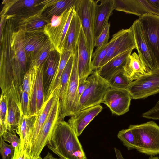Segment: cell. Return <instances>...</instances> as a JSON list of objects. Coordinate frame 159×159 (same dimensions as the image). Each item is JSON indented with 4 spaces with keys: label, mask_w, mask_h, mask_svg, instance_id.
<instances>
[{
    "label": "cell",
    "mask_w": 159,
    "mask_h": 159,
    "mask_svg": "<svg viewBox=\"0 0 159 159\" xmlns=\"http://www.w3.org/2000/svg\"><path fill=\"white\" fill-rule=\"evenodd\" d=\"M148 159H159V157L157 156H150Z\"/></svg>",
    "instance_id": "obj_48"
},
{
    "label": "cell",
    "mask_w": 159,
    "mask_h": 159,
    "mask_svg": "<svg viewBox=\"0 0 159 159\" xmlns=\"http://www.w3.org/2000/svg\"><path fill=\"white\" fill-rule=\"evenodd\" d=\"M76 0H48L42 14L50 20L54 16H59L74 6Z\"/></svg>",
    "instance_id": "obj_29"
},
{
    "label": "cell",
    "mask_w": 159,
    "mask_h": 159,
    "mask_svg": "<svg viewBox=\"0 0 159 159\" xmlns=\"http://www.w3.org/2000/svg\"><path fill=\"white\" fill-rule=\"evenodd\" d=\"M43 64L37 67L34 87L30 99L31 115L37 114L45 101L43 77Z\"/></svg>",
    "instance_id": "obj_22"
},
{
    "label": "cell",
    "mask_w": 159,
    "mask_h": 159,
    "mask_svg": "<svg viewBox=\"0 0 159 159\" xmlns=\"http://www.w3.org/2000/svg\"><path fill=\"white\" fill-rule=\"evenodd\" d=\"M133 50L127 51L111 59L103 66L96 70L98 74L107 80L117 71L123 70L126 59Z\"/></svg>",
    "instance_id": "obj_24"
},
{
    "label": "cell",
    "mask_w": 159,
    "mask_h": 159,
    "mask_svg": "<svg viewBox=\"0 0 159 159\" xmlns=\"http://www.w3.org/2000/svg\"><path fill=\"white\" fill-rule=\"evenodd\" d=\"M81 29L80 18L75 11L66 36L64 51H70L73 53L75 52Z\"/></svg>",
    "instance_id": "obj_26"
},
{
    "label": "cell",
    "mask_w": 159,
    "mask_h": 159,
    "mask_svg": "<svg viewBox=\"0 0 159 159\" xmlns=\"http://www.w3.org/2000/svg\"><path fill=\"white\" fill-rule=\"evenodd\" d=\"M117 136L128 150L137 149L138 145V138L130 129L128 128L120 131Z\"/></svg>",
    "instance_id": "obj_34"
},
{
    "label": "cell",
    "mask_w": 159,
    "mask_h": 159,
    "mask_svg": "<svg viewBox=\"0 0 159 159\" xmlns=\"http://www.w3.org/2000/svg\"><path fill=\"white\" fill-rule=\"evenodd\" d=\"M59 85L52 92L48 99L45 102L41 109L36 114V118L34 126L29 139L26 149L27 152L34 143L42 127L57 95L59 93Z\"/></svg>",
    "instance_id": "obj_18"
},
{
    "label": "cell",
    "mask_w": 159,
    "mask_h": 159,
    "mask_svg": "<svg viewBox=\"0 0 159 159\" xmlns=\"http://www.w3.org/2000/svg\"><path fill=\"white\" fill-rule=\"evenodd\" d=\"M48 38L44 31L25 32L24 48L30 64L34 56Z\"/></svg>",
    "instance_id": "obj_23"
},
{
    "label": "cell",
    "mask_w": 159,
    "mask_h": 159,
    "mask_svg": "<svg viewBox=\"0 0 159 159\" xmlns=\"http://www.w3.org/2000/svg\"><path fill=\"white\" fill-rule=\"evenodd\" d=\"M42 159H55V158L51 153L48 152L47 155Z\"/></svg>",
    "instance_id": "obj_47"
},
{
    "label": "cell",
    "mask_w": 159,
    "mask_h": 159,
    "mask_svg": "<svg viewBox=\"0 0 159 159\" xmlns=\"http://www.w3.org/2000/svg\"><path fill=\"white\" fill-rule=\"evenodd\" d=\"M88 84L89 82L87 79H79L78 90L80 96L87 87Z\"/></svg>",
    "instance_id": "obj_44"
},
{
    "label": "cell",
    "mask_w": 159,
    "mask_h": 159,
    "mask_svg": "<svg viewBox=\"0 0 159 159\" xmlns=\"http://www.w3.org/2000/svg\"><path fill=\"white\" fill-rule=\"evenodd\" d=\"M77 48V66L79 79H87L93 71L92 56L82 28L78 42Z\"/></svg>",
    "instance_id": "obj_16"
},
{
    "label": "cell",
    "mask_w": 159,
    "mask_h": 159,
    "mask_svg": "<svg viewBox=\"0 0 159 159\" xmlns=\"http://www.w3.org/2000/svg\"><path fill=\"white\" fill-rule=\"evenodd\" d=\"M17 20V28L25 32L44 31L46 25L50 22V20L41 12Z\"/></svg>",
    "instance_id": "obj_25"
},
{
    "label": "cell",
    "mask_w": 159,
    "mask_h": 159,
    "mask_svg": "<svg viewBox=\"0 0 159 159\" xmlns=\"http://www.w3.org/2000/svg\"><path fill=\"white\" fill-rule=\"evenodd\" d=\"M116 36L114 34L111 39L107 44L97 51H95L92 56V65L93 70H97L100 67V65L102 61L107 55L108 52L114 44Z\"/></svg>",
    "instance_id": "obj_35"
},
{
    "label": "cell",
    "mask_w": 159,
    "mask_h": 159,
    "mask_svg": "<svg viewBox=\"0 0 159 159\" xmlns=\"http://www.w3.org/2000/svg\"><path fill=\"white\" fill-rule=\"evenodd\" d=\"M8 100L6 96L1 94L0 99V136L4 131L7 120Z\"/></svg>",
    "instance_id": "obj_37"
},
{
    "label": "cell",
    "mask_w": 159,
    "mask_h": 159,
    "mask_svg": "<svg viewBox=\"0 0 159 159\" xmlns=\"http://www.w3.org/2000/svg\"><path fill=\"white\" fill-rule=\"evenodd\" d=\"M126 75L131 81L135 80L150 71L139 58L134 52L129 56L123 67Z\"/></svg>",
    "instance_id": "obj_21"
},
{
    "label": "cell",
    "mask_w": 159,
    "mask_h": 159,
    "mask_svg": "<svg viewBox=\"0 0 159 159\" xmlns=\"http://www.w3.org/2000/svg\"><path fill=\"white\" fill-rule=\"evenodd\" d=\"M142 116L147 119L159 120V100L153 107L143 113Z\"/></svg>",
    "instance_id": "obj_42"
},
{
    "label": "cell",
    "mask_w": 159,
    "mask_h": 159,
    "mask_svg": "<svg viewBox=\"0 0 159 159\" xmlns=\"http://www.w3.org/2000/svg\"><path fill=\"white\" fill-rule=\"evenodd\" d=\"M47 146L63 159H87L78 136L64 120L58 121Z\"/></svg>",
    "instance_id": "obj_1"
},
{
    "label": "cell",
    "mask_w": 159,
    "mask_h": 159,
    "mask_svg": "<svg viewBox=\"0 0 159 159\" xmlns=\"http://www.w3.org/2000/svg\"><path fill=\"white\" fill-rule=\"evenodd\" d=\"M102 109V107L99 104L81 110L71 116L68 122L79 137Z\"/></svg>",
    "instance_id": "obj_17"
},
{
    "label": "cell",
    "mask_w": 159,
    "mask_h": 159,
    "mask_svg": "<svg viewBox=\"0 0 159 159\" xmlns=\"http://www.w3.org/2000/svg\"><path fill=\"white\" fill-rule=\"evenodd\" d=\"M7 107V120L4 132L17 134L18 124L21 115L20 109L16 103L10 98L8 99Z\"/></svg>",
    "instance_id": "obj_28"
},
{
    "label": "cell",
    "mask_w": 159,
    "mask_h": 159,
    "mask_svg": "<svg viewBox=\"0 0 159 159\" xmlns=\"http://www.w3.org/2000/svg\"><path fill=\"white\" fill-rule=\"evenodd\" d=\"M15 151V148L7 143L3 137L0 136V152L2 159H12Z\"/></svg>",
    "instance_id": "obj_39"
},
{
    "label": "cell",
    "mask_w": 159,
    "mask_h": 159,
    "mask_svg": "<svg viewBox=\"0 0 159 159\" xmlns=\"http://www.w3.org/2000/svg\"><path fill=\"white\" fill-rule=\"evenodd\" d=\"M74 61L70 76L65 93L60 100V120L72 116L81 110L80 96L78 92L79 81L77 66L78 48L73 53Z\"/></svg>",
    "instance_id": "obj_3"
},
{
    "label": "cell",
    "mask_w": 159,
    "mask_h": 159,
    "mask_svg": "<svg viewBox=\"0 0 159 159\" xmlns=\"http://www.w3.org/2000/svg\"><path fill=\"white\" fill-rule=\"evenodd\" d=\"M96 1L95 28V40L108 23L109 18L114 10L113 0H99V4H98V0Z\"/></svg>",
    "instance_id": "obj_19"
},
{
    "label": "cell",
    "mask_w": 159,
    "mask_h": 159,
    "mask_svg": "<svg viewBox=\"0 0 159 159\" xmlns=\"http://www.w3.org/2000/svg\"><path fill=\"white\" fill-rule=\"evenodd\" d=\"M127 90L132 99L145 98L159 93V67L131 81Z\"/></svg>",
    "instance_id": "obj_9"
},
{
    "label": "cell",
    "mask_w": 159,
    "mask_h": 159,
    "mask_svg": "<svg viewBox=\"0 0 159 159\" xmlns=\"http://www.w3.org/2000/svg\"><path fill=\"white\" fill-rule=\"evenodd\" d=\"M73 54V53L70 51H64L61 54H60V60L59 66L45 99V101L58 85L62 73L69 59Z\"/></svg>",
    "instance_id": "obj_30"
},
{
    "label": "cell",
    "mask_w": 159,
    "mask_h": 159,
    "mask_svg": "<svg viewBox=\"0 0 159 159\" xmlns=\"http://www.w3.org/2000/svg\"><path fill=\"white\" fill-rule=\"evenodd\" d=\"M115 34V41L100 63L99 68L116 56L127 51L136 49L134 38L131 27L128 29H122Z\"/></svg>",
    "instance_id": "obj_13"
},
{
    "label": "cell",
    "mask_w": 159,
    "mask_h": 159,
    "mask_svg": "<svg viewBox=\"0 0 159 159\" xmlns=\"http://www.w3.org/2000/svg\"><path fill=\"white\" fill-rule=\"evenodd\" d=\"M55 159H63L61 158H55Z\"/></svg>",
    "instance_id": "obj_50"
},
{
    "label": "cell",
    "mask_w": 159,
    "mask_h": 159,
    "mask_svg": "<svg viewBox=\"0 0 159 159\" xmlns=\"http://www.w3.org/2000/svg\"><path fill=\"white\" fill-rule=\"evenodd\" d=\"M36 118V114L28 116L21 115L17 127V134L21 142V147L27 149L29 139L34 128Z\"/></svg>",
    "instance_id": "obj_27"
},
{
    "label": "cell",
    "mask_w": 159,
    "mask_h": 159,
    "mask_svg": "<svg viewBox=\"0 0 159 159\" xmlns=\"http://www.w3.org/2000/svg\"><path fill=\"white\" fill-rule=\"evenodd\" d=\"M114 10L140 17L147 14L159 16V11L153 7L148 0H113Z\"/></svg>",
    "instance_id": "obj_15"
},
{
    "label": "cell",
    "mask_w": 159,
    "mask_h": 159,
    "mask_svg": "<svg viewBox=\"0 0 159 159\" xmlns=\"http://www.w3.org/2000/svg\"><path fill=\"white\" fill-rule=\"evenodd\" d=\"M54 49L52 43L48 38L43 45L34 56L30 62V65L40 67L45 61L51 52Z\"/></svg>",
    "instance_id": "obj_31"
},
{
    "label": "cell",
    "mask_w": 159,
    "mask_h": 159,
    "mask_svg": "<svg viewBox=\"0 0 159 159\" xmlns=\"http://www.w3.org/2000/svg\"><path fill=\"white\" fill-rule=\"evenodd\" d=\"M75 12L73 6L60 15L53 16L44 29V33L60 54L64 51L66 36Z\"/></svg>",
    "instance_id": "obj_5"
},
{
    "label": "cell",
    "mask_w": 159,
    "mask_h": 159,
    "mask_svg": "<svg viewBox=\"0 0 159 159\" xmlns=\"http://www.w3.org/2000/svg\"><path fill=\"white\" fill-rule=\"evenodd\" d=\"M12 159H32L26 150L23 148L20 145L15 148V153Z\"/></svg>",
    "instance_id": "obj_43"
},
{
    "label": "cell",
    "mask_w": 159,
    "mask_h": 159,
    "mask_svg": "<svg viewBox=\"0 0 159 159\" xmlns=\"http://www.w3.org/2000/svg\"><path fill=\"white\" fill-rule=\"evenodd\" d=\"M88 85L80 96L81 110L100 104L110 87L107 81L101 77L97 70L87 78Z\"/></svg>",
    "instance_id": "obj_8"
},
{
    "label": "cell",
    "mask_w": 159,
    "mask_h": 159,
    "mask_svg": "<svg viewBox=\"0 0 159 159\" xmlns=\"http://www.w3.org/2000/svg\"><path fill=\"white\" fill-rule=\"evenodd\" d=\"M138 139L136 150L149 156L159 154V126L153 121L130 125L129 128Z\"/></svg>",
    "instance_id": "obj_4"
},
{
    "label": "cell",
    "mask_w": 159,
    "mask_h": 159,
    "mask_svg": "<svg viewBox=\"0 0 159 159\" xmlns=\"http://www.w3.org/2000/svg\"><path fill=\"white\" fill-rule=\"evenodd\" d=\"M0 33V86L1 92L5 88L10 77L11 70L12 58L11 40L13 32L17 29V20L7 18Z\"/></svg>",
    "instance_id": "obj_2"
},
{
    "label": "cell",
    "mask_w": 159,
    "mask_h": 159,
    "mask_svg": "<svg viewBox=\"0 0 159 159\" xmlns=\"http://www.w3.org/2000/svg\"><path fill=\"white\" fill-rule=\"evenodd\" d=\"M1 136L3 137L5 141L9 143L15 148L21 145L20 139L16 135V134L5 132Z\"/></svg>",
    "instance_id": "obj_41"
},
{
    "label": "cell",
    "mask_w": 159,
    "mask_h": 159,
    "mask_svg": "<svg viewBox=\"0 0 159 159\" xmlns=\"http://www.w3.org/2000/svg\"><path fill=\"white\" fill-rule=\"evenodd\" d=\"M96 3V1L94 0H76L74 5L75 10L80 18L92 56L95 47Z\"/></svg>",
    "instance_id": "obj_7"
},
{
    "label": "cell",
    "mask_w": 159,
    "mask_h": 159,
    "mask_svg": "<svg viewBox=\"0 0 159 159\" xmlns=\"http://www.w3.org/2000/svg\"><path fill=\"white\" fill-rule=\"evenodd\" d=\"M60 100L59 94L56 98L47 119L34 143L27 152L31 158L40 155L43 148L48 144L60 120Z\"/></svg>",
    "instance_id": "obj_6"
},
{
    "label": "cell",
    "mask_w": 159,
    "mask_h": 159,
    "mask_svg": "<svg viewBox=\"0 0 159 159\" xmlns=\"http://www.w3.org/2000/svg\"><path fill=\"white\" fill-rule=\"evenodd\" d=\"M110 24L108 23L96 39L95 47H96V48L95 51L100 49L108 43L110 38Z\"/></svg>",
    "instance_id": "obj_38"
},
{
    "label": "cell",
    "mask_w": 159,
    "mask_h": 159,
    "mask_svg": "<svg viewBox=\"0 0 159 159\" xmlns=\"http://www.w3.org/2000/svg\"><path fill=\"white\" fill-rule=\"evenodd\" d=\"M37 71V67L30 65L24 77L22 88L28 95L30 102L35 85Z\"/></svg>",
    "instance_id": "obj_32"
},
{
    "label": "cell",
    "mask_w": 159,
    "mask_h": 159,
    "mask_svg": "<svg viewBox=\"0 0 159 159\" xmlns=\"http://www.w3.org/2000/svg\"><path fill=\"white\" fill-rule=\"evenodd\" d=\"M143 36L159 67V16L147 14L139 17Z\"/></svg>",
    "instance_id": "obj_10"
},
{
    "label": "cell",
    "mask_w": 159,
    "mask_h": 159,
    "mask_svg": "<svg viewBox=\"0 0 159 159\" xmlns=\"http://www.w3.org/2000/svg\"><path fill=\"white\" fill-rule=\"evenodd\" d=\"M130 27L134 34L136 49L140 58L149 70L157 68L156 61L143 36L138 19L134 21Z\"/></svg>",
    "instance_id": "obj_14"
},
{
    "label": "cell",
    "mask_w": 159,
    "mask_h": 159,
    "mask_svg": "<svg viewBox=\"0 0 159 159\" xmlns=\"http://www.w3.org/2000/svg\"><path fill=\"white\" fill-rule=\"evenodd\" d=\"M132 99L127 89L110 88L104 96L102 103L106 105L113 114L120 116L129 111Z\"/></svg>",
    "instance_id": "obj_11"
},
{
    "label": "cell",
    "mask_w": 159,
    "mask_h": 159,
    "mask_svg": "<svg viewBox=\"0 0 159 159\" xmlns=\"http://www.w3.org/2000/svg\"><path fill=\"white\" fill-rule=\"evenodd\" d=\"M48 0H15L5 17L17 20L42 13Z\"/></svg>",
    "instance_id": "obj_12"
},
{
    "label": "cell",
    "mask_w": 159,
    "mask_h": 159,
    "mask_svg": "<svg viewBox=\"0 0 159 159\" xmlns=\"http://www.w3.org/2000/svg\"><path fill=\"white\" fill-rule=\"evenodd\" d=\"M32 159H42V158L40 156V155L39 156H38L37 157L34 158H32Z\"/></svg>",
    "instance_id": "obj_49"
},
{
    "label": "cell",
    "mask_w": 159,
    "mask_h": 159,
    "mask_svg": "<svg viewBox=\"0 0 159 159\" xmlns=\"http://www.w3.org/2000/svg\"><path fill=\"white\" fill-rule=\"evenodd\" d=\"M149 3L154 8L159 11V0H148Z\"/></svg>",
    "instance_id": "obj_45"
},
{
    "label": "cell",
    "mask_w": 159,
    "mask_h": 159,
    "mask_svg": "<svg viewBox=\"0 0 159 159\" xmlns=\"http://www.w3.org/2000/svg\"><path fill=\"white\" fill-rule=\"evenodd\" d=\"M20 102L21 115L28 116L31 115L30 102L28 94L22 88Z\"/></svg>",
    "instance_id": "obj_40"
},
{
    "label": "cell",
    "mask_w": 159,
    "mask_h": 159,
    "mask_svg": "<svg viewBox=\"0 0 159 159\" xmlns=\"http://www.w3.org/2000/svg\"><path fill=\"white\" fill-rule=\"evenodd\" d=\"M111 88L127 89L131 81L124 70H120L106 80Z\"/></svg>",
    "instance_id": "obj_33"
},
{
    "label": "cell",
    "mask_w": 159,
    "mask_h": 159,
    "mask_svg": "<svg viewBox=\"0 0 159 159\" xmlns=\"http://www.w3.org/2000/svg\"><path fill=\"white\" fill-rule=\"evenodd\" d=\"M114 150L116 159H125L123 157L120 151L119 150L116 148H114Z\"/></svg>",
    "instance_id": "obj_46"
},
{
    "label": "cell",
    "mask_w": 159,
    "mask_h": 159,
    "mask_svg": "<svg viewBox=\"0 0 159 159\" xmlns=\"http://www.w3.org/2000/svg\"><path fill=\"white\" fill-rule=\"evenodd\" d=\"M74 61L73 54L69 59L61 75L58 85L60 86L59 97L62 98L66 90L71 74Z\"/></svg>",
    "instance_id": "obj_36"
},
{
    "label": "cell",
    "mask_w": 159,
    "mask_h": 159,
    "mask_svg": "<svg viewBox=\"0 0 159 159\" xmlns=\"http://www.w3.org/2000/svg\"><path fill=\"white\" fill-rule=\"evenodd\" d=\"M60 54L55 49L52 51L43 64V77L45 99L57 71Z\"/></svg>",
    "instance_id": "obj_20"
}]
</instances>
